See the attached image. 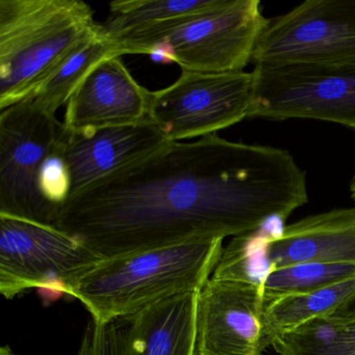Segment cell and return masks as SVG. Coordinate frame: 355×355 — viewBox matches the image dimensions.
Returning a JSON list of instances; mask_svg holds the SVG:
<instances>
[{
    "mask_svg": "<svg viewBox=\"0 0 355 355\" xmlns=\"http://www.w3.org/2000/svg\"><path fill=\"white\" fill-rule=\"evenodd\" d=\"M354 295L355 278L322 290L267 301L265 326L270 346L278 336L306 322L334 315Z\"/></svg>",
    "mask_w": 355,
    "mask_h": 355,
    "instance_id": "cell-17",
    "label": "cell"
},
{
    "mask_svg": "<svg viewBox=\"0 0 355 355\" xmlns=\"http://www.w3.org/2000/svg\"><path fill=\"white\" fill-rule=\"evenodd\" d=\"M223 240L198 241L103 259L80 278L69 296L95 321L140 311L203 288L223 251Z\"/></svg>",
    "mask_w": 355,
    "mask_h": 355,
    "instance_id": "cell-3",
    "label": "cell"
},
{
    "mask_svg": "<svg viewBox=\"0 0 355 355\" xmlns=\"http://www.w3.org/2000/svg\"><path fill=\"white\" fill-rule=\"evenodd\" d=\"M153 92L139 84L121 57L99 62L66 105L68 132L128 125L147 119Z\"/></svg>",
    "mask_w": 355,
    "mask_h": 355,
    "instance_id": "cell-12",
    "label": "cell"
},
{
    "mask_svg": "<svg viewBox=\"0 0 355 355\" xmlns=\"http://www.w3.org/2000/svg\"><path fill=\"white\" fill-rule=\"evenodd\" d=\"M274 270L303 263L355 266V207L309 216L268 244Z\"/></svg>",
    "mask_w": 355,
    "mask_h": 355,
    "instance_id": "cell-14",
    "label": "cell"
},
{
    "mask_svg": "<svg viewBox=\"0 0 355 355\" xmlns=\"http://www.w3.org/2000/svg\"><path fill=\"white\" fill-rule=\"evenodd\" d=\"M355 62V0H307L269 19L254 66Z\"/></svg>",
    "mask_w": 355,
    "mask_h": 355,
    "instance_id": "cell-9",
    "label": "cell"
},
{
    "mask_svg": "<svg viewBox=\"0 0 355 355\" xmlns=\"http://www.w3.org/2000/svg\"><path fill=\"white\" fill-rule=\"evenodd\" d=\"M259 0H222L216 9L162 37L147 51L157 64L182 71L230 73L252 63L269 19Z\"/></svg>",
    "mask_w": 355,
    "mask_h": 355,
    "instance_id": "cell-5",
    "label": "cell"
},
{
    "mask_svg": "<svg viewBox=\"0 0 355 355\" xmlns=\"http://www.w3.org/2000/svg\"><path fill=\"white\" fill-rule=\"evenodd\" d=\"M247 118L313 119L355 130V62L254 66Z\"/></svg>",
    "mask_w": 355,
    "mask_h": 355,
    "instance_id": "cell-4",
    "label": "cell"
},
{
    "mask_svg": "<svg viewBox=\"0 0 355 355\" xmlns=\"http://www.w3.org/2000/svg\"><path fill=\"white\" fill-rule=\"evenodd\" d=\"M0 355H16L9 346H3L0 349Z\"/></svg>",
    "mask_w": 355,
    "mask_h": 355,
    "instance_id": "cell-24",
    "label": "cell"
},
{
    "mask_svg": "<svg viewBox=\"0 0 355 355\" xmlns=\"http://www.w3.org/2000/svg\"><path fill=\"white\" fill-rule=\"evenodd\" d=\"M103 259L53 225L0 215V293L13 299L33 288L68 295Z\"/></svg>",
    "mask_w": 355,
    "mask_h": 355,
    "instance_id": "cell-6",
    "label": "cell"
},
{
    "mask_svg": "<svg viewBox=\"0 0 355 355\" xmlns=\"http://www.w3.org/2000/svg\"><path fill=\"white\" fill-rule=\"evenodd\" d=\"M64 130L32 98L0 111V215L55 226L59 211L45 202L38 180Z\"/></svg>",
    "mask_w": 355,
    "mask_h": 355,
    "instance_id": "cell-7",
    "label": "cell"
},
{
    "mask_svg": "<svg viewBox=\"0 0 355 355\" xmlns=\"http://www.w3.org/2000/svg\"><path fill=\"white\" fill-rule=\"evenodd\" d=\"M345 322L347 324L346 355H355V320Z\"/></svg>",
    "mask_w": 355,
    "mask_h": 355,
    "instance_id": "cell-23",
    "label": "cell"
},
{
    "mask_svg": "<svg viewBox=\"0 0 355 355\" xmlns=\"http://www.w3.org/2000/svg\"><path fill=\"white\" fill-rule=\"evenodd\" d=\"M270 222L255 232L234 236L224 247L211 277L261 286L274 271L268 255V244L284 228L282 225L270 228Z\"/></svg>",
    "mask_w": 355,
    "mask_h": 355,
    "instance_id": "cell-18",
    "label": "cell"
},
{
    "mask_svg": "<svg viewBox=\"0 0 355 355\" xmlns=\"http://www.w3.org/2000/svg\"><path fill=\"white\" fill-rule=\"evenodd\" d=\"M307 200L288 150L211 135L168 142L72 195L55 227L110 259L255 232Z\"/></svg>",
    "mask_w": 355,
    "mask_h": 355,
    "instance_id": "cell-1",
    "label": "cell"
},
{
    "mask_svg": "<svg viewBox=\"0 0 355 355\" xmlns=\"http://www.w3.org/2000/svg\"><path fill=\"white\" fill-rule=\"evenodd\" d=\"M354 278V265L296 263L274 270L261 284V290L267 302L288 295L322 290Z\"/></svg>",
    "mask_w": 355,
    "mask_h": 355,
    "instance_id": "cell-19",
    "label": "cell"
},
{
    "mask_svg": "<svg viewBox=\"0 0 355 355\" xmlns=\"http://www.w3.org/2000/svg\"><path fill=\"white\" fill-rule=\"evenodd\" d=\"M124 55L121 45L112 39L103 26L80 45L60 67L41 85L31 98L51 115L67 105L78 85L103 60Z\"/></svg>",
    "mask_w": 355,
    "mask_h": 355,
    "instance_id": "cell-16",
    "label": "cell"
},
{
    "mask_svg": "<svg viewBox=\"0 0 355 355\" xmlns=\"http://www.w3.org/2000/svg\"><path fill=\"white\" fill-rule=\"evenodd\" d=\"M270 347L261 286L209 278L197 300V355H261Z\"/></svg>",
    "mask_w": 355,
    "mask_h": 355,
    "instance_id": "cell-11",
    "label": "cell"
},
{
    "mask_svg": "<svg viewBox=\"0 0 355 355\" xmlns=\"http://www.w3.org/2000/svg\"><path fill=\"white\" fill-rule=\"evenodd\" d=\"M99 26L80 0H0V111L30 99Z\"/></svg>",
    "mask_w": 355,
    "mask_h": 355,
    "instance_id": "cell-2",
    "label": "cell"
},
{
    "mask_svg": "<svg viewBox=\"0 0 355 355\" xmlns=\"http://www.w3.org/2000/svg\"><path fill=\"white\" fill-rule=\"evenodd\" d=\"M222 0H116L101 26L124 55H147L162 37L218 7Z\"/></svg>",
    "mask_w": 355,
    "mask_h": 355,
    "instance_id": "cell-15",
    "label": "cell"
},
{
    "mask_svg": "<svg viewBox=\"0 0 355 355\" xmlns=\"http://www.w3.org/2000/svg\"><path fill=\"white\" fill-rule=\"evenodd\" d=\"M346 334L343 320L317 318L278 336L272 347L278 355H346Z\"/></svg>",
    "mask_w": 355,
    "mask_h": 355,
    "instance_id": "cell-20",
    "label": "cell"
},
{
    "mask_svg": "<svg viewBox=\"0 0 355 355\" xmlns=\"http://www.w3.org/2000/svg\"><path fill=\"white\" fill-rule=\"evenodd\" d=\"M350 192H351V197H352L353 200L355 201V173H354V176H353L352 182H351Z\"/></svg>",
    "mask_w": 355,
    "mask_h": 355,
    "instance_id": "cell-25",
    "label": "cell"
},
{
    "mask_svg": "<svg viewBox=\"0 0 355 355\" xmlns=\"http://www.w3.org/2000/svg\"><path fill=\"white\" fill-rule=\"evenodd\" d=\"M62 139L43 163L38 180L41 196L58 211L71 194V178L62 151Z\"/></svg>",
    "mask_w": 355,
    "mask_h": 355,
    "instance_id": "cell-21",
    "label": "cell"
},
{
    "mask_svg": "<svg viewBox=\"0 0 355 355\" xmlns=\"http://www.w3.org/2000/svg\"><path fill=\"white\" fill-rule=\"evenodd\" d=\"M331 317L344 320V321H353V320H355V295L348 302L345 303Z\"/></svg>",
    "mask_w": 355,
    "mask_h": 355,
    "instance_id": "cell-22",
    "label": "cell"
},
{
    "mask_svg": "<svg viewBox=\"0 0 355 355\" xmlns=\"http://www.w3.org/2000/svg\"><path fill=\"white\" fill-rule=\"evenodd\" d=\"M167 143L165 135L149 118L128 125L80 132L65 130L62 151L71 178L70 196Z\"/></svg>",
    "mask_w": 355,
    "mask_h": 355,
    "instance_id": "cell-13",
    "label": "cell"
},
{
    "mask_svg": "<svg viewBox=\"0 0 355 355\" xmlns=\"http://www.w3.org/2000/svg\"><path fill=\"white\" fill-rule=\"evenodd\" d=\"M199 292L175 295L103 322L91 318L78 355H197Z\"/></svg>",
    "mask_w": 355,
    "mask_h": 355,
    "instance_id": "cell-10",
    "label": "cell"
},
{
    "mask_svg": "<svg viewBox=\"0 0 355 355\" xmlns=\"http://www.w3.org/2000/svg\"><path fill=\"white\" fill-rule=\"evenodd\" d=\"M252 72L182 71L167 88L153 92L149 119L168 142L217 135L248 116Z\"/></svg>",
    "mask_w": 355,
    "mask_h": 355,
    "instance_id": "cell-8",
    "label": "cell"
}]
</instances>
